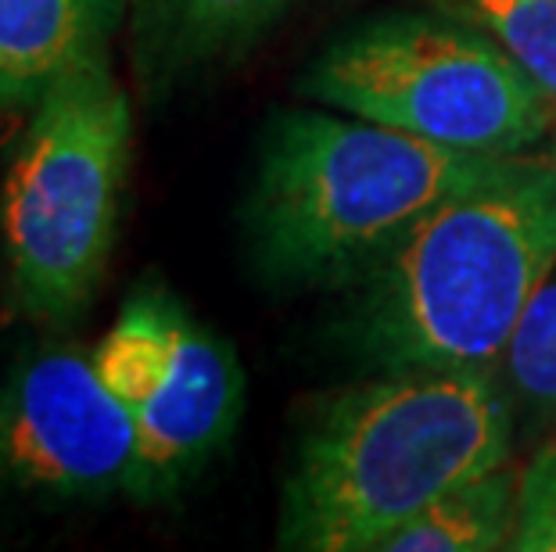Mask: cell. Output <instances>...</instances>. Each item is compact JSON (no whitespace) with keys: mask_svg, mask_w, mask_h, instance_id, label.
I'll return each instance as SVG.
<instances>
[{"mask_svg":"<svg viewBox=\"0 0 556 552\" xmlns=\"http://www.w3.org/2000/svg\"><path fill=\"white\" fill-rule=\"evenodd\" d=\"M244 409V370L230 341L184 312L162 384L137 409V499L173 496L230 441Z\"/></svg>","mask_w":556,"mask_h":552,"instance_id":"7","label":"cell"},{"mask_svg":"<svg viewBox=\"0 0 556 552\" xmlns=\"http://www.w3.org/2000/svg\"><path fill=\"white\" fill-rule=\"evenodd\" d=\"M556 269V162L514 158L374 266L363 345L388 370H492Z\"/></svg>","mask_w":556,"mask_h":552,"instance_id":"3","label":"cell"},{"mask_svg":"<svg viewBox=\"0 0 556 552\" xmlns=\"http://www.w3.org/2000/svg\"><path fill=\"white\" fill-rule=\"evenodd\" d=\"M517 552H556V449L542 452L520 477L517 527L510 538Z\"/></svg>","mask_w":556,"mask_h":552,"instance_id":"14","label":"cell"},{"mask_svg":"<svg viewBox=\"0 0 556 552\" xmlns=\"http://www.w3.org/2000/svg\"><path fill=\"white\" fill-rule=\"evenodd\" d=\"M514 413L492 370H392L330 402L283 488L280 545L381 552L448 488L510 460Z\"/></svg>","mask_w":556,"mask_h":552,"instance_id":"1","label":"cell"},{"mask_svg":"<svg viewBox=\"0 0 556 552\" xmlns=\"http://www.w3.org/2000/svg\"><path fill=\"white\" fill-rule=\"evenodd\" d=\"M134 413L76 345H40L0 384V488L29 499L93 502L137 491Z\"/></svg>","mask_w":556,"mask_h":552,"instance_id":"6","label":"cell"},{"mask_svg":"<svg viewBox=\"0 0 556 552\" xmlns=\"http://www.w3.org/2000/svg\"><path fill=\"white\" fill-rule=\"evenodd\" d=\"M291 0H134V57L144 87L233 62Z\"/></svg>","mask_w":556,"mask_h":552,"instance_id":"9","label":"cell"},{"mask_svg":"<svg viewBox=\"0 0 556 552\" xmlns=\"http://www.w3.org/2000/svg\"><path fill=\"white\" fill-rule=\"evenodd\" d=\"M503 373L528 406L556 409V277L535 291L503 351Z\"/></svg>","mask_w":556,"mask_h":552,"instance_id":"13","label":"cell"},{"mask_svg":"<svg viewBox=\"0 0 556 552\" xmlns=\"http://www.w3.org/2000/svg\"><path fill=\"white\" fill-rule=\"evenodd\" d=\"M134 112L109 51L33 104L0 187V252L15 305L62 326L87 309L119 230Z\"/></svg>","mask_w":556,"mask_h":552,"instance_id":"4","label":"cell"},{"mask_svg":"<svg viewBox=\"0 0 556 552\" xmlns=\"http://www.w3.org/2000/svg\"><path fill=\"white\" fill-rule=\"evenodd\" d=\"M470 26L503 47L535 87L556 119V0H456Z\"/></svg>","mask_w":556,"mask_h":552,"instance_id":"12","label":"cell"},{"mask_svg":"<svg viewBox=\"0 0 556 552\" xmlns=\"http://www.w3.org/2000/svg\"><path fill=\"white\" fill-rule=\"evenodd\" d=\"M520 477L510 466L470 477L448 488L384 538L381 552H495L510 549L517 527Z\"/></svg>","mask_w":556,"mask_h":552,"instance_id":"10","label":"cell"},{"mask_svg":"<svg viewBox=\"0 0 556 552\" xmlns=\"http://www.w3.org/2000/svg\"><path fill=\"white\" fill-rule=\"evenodd\" d=\"M126 0H0V112H33L90 54L109 51Z\"/></svg>","mask_w":556,"mask_h":552,"instance_id":"8","label":"cell"},{"mask_svg":"<svg viewBox=\"0 0 556 552\" xmlns=\"http://www.w3.org/2000/svg\"><path fill=\"white\" fill-rule=\"evenodd\" d=\"M184 312L165 287H140L90 351L101 381L129 413L148 402L169 370Z\"/></svg>","mask_w":556,"mask_h":552,"instance_id":"11","label":"cell"},{"mask_svg":"<svg viewBox=\"0 0 556 552\" xmlns=\"http://www.w3.org/2000/svg\"><path fill=\"white\" fill-rule=\"evenodd\" d=\"M514 158L431 144L345 112H283L258 155L248 244L277 284H334L377 266L413 222Z\"/></svg>","mask_w":556,"mask_h":552,"instance_id":"2","label":"cell"},{"mask_svg":"<svg viewBox=\"0 0 556 552\" xmlns=\"http://www.w3.org/2000/svg\"><path fill=\"white\" fill-rule=\"evenodd\" d=\"M302 93L431 144L520 155L553 123L546 93L478 26L392 15L330 43Z\"/></svg>","mask_w":556,"mask_h":552,"instance_id":"5","label":"cell"}]
</instances>
